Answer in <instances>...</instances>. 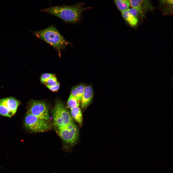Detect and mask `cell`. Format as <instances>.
<instances>
[{
    "label": "cell",
    "mask_w": 173,
    "mask_h": 173,
    "mask_svg": "<svg viewBox=\"0 0 173 173\" xmlns=\"http://www.w3.org/2000/svg\"><path fill=\"white\" fill-rule=\"evenodd\" d=\"M27 113L42 119L49 121V116L47 105L44 102L31 100Z\"/></svg>",
    "instance_id": "cell-7"
},
{
    "label": "cell",
    "mask_w": 173,
    "mask_h": 173,
    "mask_svg": "<svg viewBox=\"0 0 173 173\" xmlns=\"http://www.w3.org/2000/svg\"><path fill=\"white\" fill-rule=\"evenodd\" d=\"M128 10L129 12L133 15L135 17H137L138 13L137 11L135 9L132 8H129L128 9Z\"/></svg>",
    "instance_id": "cell-19"
},
{
    "label": "cell",
    "mask_w": 173,
    "mask_h": 173,
    "mask_svg": "<svg viewBox=\"0 0 173 173\" xmlns=\"http://www.w3.org/2000/svg\"><path fill=\"white\" fill-rule=\"evenodd\" d=\"M52 92H55L57 91L59 89L60 87V84L58 82L56 84L51 86H46Z\"/></svg>",
    "instance_id": "cell-18"
},
{
    "label": "cell",
    "mask_w": 173,
    "mask_h": 173,
    "mask_svg": "<svg viewBox=\"0 0 173 173\" xmlns=\"http://www.w3.org/2000/svg\"><path fill=\"white\" fill-rule=\"evenodd\" d=\"M58 82L56 77L55 75L50 78L44 83L46 86H52L57 84Z\"/></svg>",
    "instance_id": "cell-16"
},
{
    "label": "cell",
    "mask_w": 173,
    "mask_h": 173,
    "mask_svg": "<svg viewBox=\"0 0 173 173\" xmlns=\"http://www.w3.org/2000/svg\"><path fill=\"white\" fill-rule=\"evenodd\" d=\"M72 117L80 125L82 123V113L80 108L76 107L71 109Z\"/></svg>",
    "instance_id": "cell-13"
},
{
    "label": "cell",
    "mask_w": 173,
    "mask_h": 173,
    "mask_svg": "<svg viewBox=\"0 0 173 173\" xmlns=\"http://www.w3.org/2000/svg\"><path fill=\"white\" fill-rule=\"evenodd\" d=\"M93 95V90L90 85L86 86L84 91L80 100L82 108L84 109L91 102Z\"/></svg>",
    "instance_id": "cell-9"
},
{
    "label": "cell",
    "mask_w": 173,
    "mask_h": 173,
    "mask_svg": "<svg viewBox=\"0 0 173 173\" xmlns=\"http://www.w3.org/2000/svg\"><path fill=\"white\" fill-rule=\"evenodd\" d=\"M54 124L57 129L64 127L73 121L72 117L63 103L58 100L53 110Z\"/></svg>",
    "instance_id": "cell-3"
},
{
    "label": "cell",
    "mask_w": 173,
    "mask_h": 173,
    "mask_svg": "<svg viewBox=\"0 0 173 173\" xmlns=\"http://www.w3.org/2000/svg\"><path fill=\"white\" fill-rule=\"evenodd\" d=\"M159 7L162 14L165 16L173 15V0H161Z\"/></svg>",
    "instance_id": "cell-10"
},
{
    "label": "cell",
    "mask_w": 173,
    "mask_h": 173,
    "mask_svg": "<svg viewBox=\"0 0 173 173\" xmlns=\"http://www.w3.org/2000/svg\"><path fill=\"white\" fill-rule=\"evenodd\" d=\"M86 86L80 84L73 87L71 89V94L80 101Z\"/></svg>",
    "instance_id": "cell-12"
},
{
    "label": "cell",
    "mask_w": 173,
    "mask_h": 173,
    "mask_svg": "<svg viewBox=\"0 0 173 173\" xmlns=\"http://www.w3.org/2000/svg\"><path fill=\"white\" fill-rule=\"evenodd\" d=\"M57 132L64 142L70 146L74 145L78 141L79 130L73 121L57 129Z\"/></svg>",
    "instance_id": "cell-4"
},
{
    "label": "cell",
    "mask_w": 173,
    "mask_h": 173,
    "mask_svg": "<svg viewBox=\"0 0 173 173\" xmlns=\"http://www.w3.org/2000/svg\"><path fill=\"white\" fill-rule=\"evenodd\" d=\"M54 74L49 73H44L42 74L40 76L41 82L44 84L50 77L55 76Z\"/></svg>",
    "instance_id": "cell-17"
},
{
    "label": "cell",
    "mask_w": 173,
    "mask_h": 173,
    "mask_svg": "<svg viewBox=\"0 0 173 173\" xmlns=\"http://www.w3.org/2000/svg\"><path fill=\"white\" fill-rule=\"evenodd\" d=\"M83 3L71 5L50 6L40 11L56 16L65 22L75 23L80 21L83 11L89 7L85 8Z\"/></svg>",
    "instance_id": "cell-1"
},
{
    "label": "cell",
    "mask_w": 173,
    "mask_h": 173,
    "mask_svg": "<svg viewBox=\"0 0 173 173\" xmlns=\"http://www.w3.org/2000/svg\"><path fill=\"white\" fill-rule=\"evenodd\" d=\"M114 2L119 10L121 12L129 9L130 5L129 0H116Z\"/></svg>",
    "instance_id": "cell-14"
},
{
    "label": "cell",
    "mask_w": 173,
    "mask_h": 173,
    "mask_svg": "<svg viewBox=\"0 0 173 173\" xmlns=\"http://www.w3.org/2000/svg\"><path fill=\"white\" fill-rule=\"evenodd\" d=\"M121 14L123 18L131 26L135 27L136 25L138 22L137 18L131 14L128 9L122 12Z\"/></svg>",
    "instance_id": "cell-11"
},
{
    "label": "cell",
    "mask_w": 173,
    "mask_h": 173,
    "mask_svg": "<svg viewBox=\"0 0 173 173\" xmlns=\"http://www.w3.org/2000/svg\"><path fill=\"white\" fill-rule=\"evenodd\" d=\"M31 32L36 37L53 47L59 55L62 50L68 45L71 44L60 33L54 25L43 29Z\"/></svg>",
    "instance_id": "cell-2"
},
{
    "label": "cell",
    "mask_w": 173,
    "mask_h": 173,
    "mask_svg": "<svg viewBox=\"0 0 173 173\" xmlns=\"http://www.w3.org/2000/svg\"><path fill=\"white\" fill-rule=\"evenodd\" d=\"M25 122L26 127L33 132H44L50 129L51 127L48 121L39 119L27 112Z\"/></svg>",
    "instance_id": "cell-5"
},
{
    "label": "cell",
    "mask_w": 173,
    "mask_h": 173,
    "mask_svg": "<svg viewBox=\"0 0 173 173\" xmlns=\"http://www.w3.org/2000/svg\"><path fill=\"white\" fill-rule=\"evenodd\" d=\"M130 5L132 8L135 9L138 13L143 15L144 13L148 10L152 11L154 7L148 0H129Z\"/></svg>",
    "instance_id": "cell-8"
},
{
    "label": "cell",
    "mask_w": 173,
    "mask_h": 173,
    "mask_svg": "<svg viewBox=\"0 0 173 173\" xmlns=\"http://www.w3.org/2000/svg\"><path fill=\"white\" fill-rule=\"evenodd\" d=\"M80 101L76 97L71 94L67 101L68 106L71 109L79 107Z\"/></svg>",
    "instance_id": "cell-15"
},
{
    "label": "cell",
    "mask_w": 173,
    "mask_h": 173,
    "mask_svg": "<svg viewBox=\"0 0 173 173\" xmlns=\"http://www.w3.org/2000/svg\"><path fill=\"white\" fill-rule=\"evenodd\" d=\"M20 102L14 97H9L0 99V114L12 117L16 113Z\"/></svg>",
    "instance_id": "cell-6"
}]
</instances>
